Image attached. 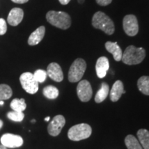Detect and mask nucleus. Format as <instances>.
I'll use <instances>...</instances> for the list:
<instances>
[{"label": "nucleus", "instance_id": "1", "mask_svg": "<svg viewBox=\"0 0 149 149\" xmlns=\"http://www.w3.org/2000/svg\"><path fill=\"white\" fill-rule=\"evenodd\" d=\"M46 19L51 25L62 30L68 29L71 25L70 15L63 11H48L46 14Z\"/></svg>", "mask_w": 149, "mask_h": 149}, {"label": "nucleus", "instance_id": "2", "mask_svg": "<svg viewBox=\"0 0 149 149\" xmlns=\"http://www.w3.org/2000/svg\"><path fill=\"white\" fill-rule=\"evenodd\" d=\"M93 26L100 29L106 34L111 35L115 32V25L112 19L104 13L98 11L95 13L92 19Z\"/></svg>", "mask_w": 149, "mask_h": 149}, {"label": "nucleus", "instance_id": "3", "mask_svg": "<svg viewBox=\"0 0 149 149\" xmlns=\"http://www.w3.org/2000/svg\"><path fill=\"white\" fill-rule=\"evenodd\" d=\"M146 57V51L143 48H137L133 45L128 46L122 54V61L127 65L139 64Z\"/></svg>", "mask_w": 149, "mask_h": 149}, {"label": "nucleus", "instance_id": "4", "mask_svg": "<svg viewBox=\"0 0 149 149\" xmlns=\"http://www.w3.org/2000/svg\"><path fill=\"white\" fill-rule=\"evenodd\" d=\"M92 133L91 127L87 124H79L72 126L68 132V137L72 141H80L88 138Z\"/></svg>", "mask_w": 149, "mask_h": 149}, {"label": "nucleus", "instance_id": "5", "mask_svg": "<svg viewBox=\"0 0 149 149\" xmlns=\"http://www.w3.org/2000/svg\"><path fill=\"white\" fill-rule=\"evenodd\" d=\"M86 69V63L81 58H78L73 61L68 71V80L74 83L80 81Z\"/></svg>", "mask_w": 149, "mask_h": 149}, {"label": "nucleus", "instance_id": "6", "mask_svg": "<svg viewBox=\"0 0 149 149\" xmlns=\"http://www.w3.org/2000/svg\"><path fill=\"white\" fill-rule=\"evenodd\" d=\"M19 81L22 88L29 94H35L38 91L39 83L35 79L33 74L31 72L22 73L19 77Z\"/></svg>", "mask_w": 149, "mask_h": 149}, {"label": "nucleus", "instance_id": "7", "mask_svg": "<svg viewBox=\"0 0 149 149\" xmlns=\"http://www.w3.org/2000/svg\"><path fill=\"white\" fill-rule=\"evenodd\" d=\"M123 29L128 36H135L139 31V24L137 17L134 15H126L123 19Z\"/></svg>", "mask_w": 149, "mask_h": 149}, {"label": "nucleus", "instance_id": "8", "mask_svg": "<svg viewBox=\"0 0 149 149\" xmlns=\"http://www.w3.org/2000/svg\"><path fill=\"white\" fill-rule=\"evenodd\" d=\"M77 93L78 97L81 102H88L93 95V90L90 82L86 79L80 81L77 87Z\"/></svg>", "mask_w": 149, "mask_h": 149}, {"label": "nucleus", "instance_id": "9", "mask_svg": "<svg viewBox=\"0 0 149 149\" xmlns=\"http://www.w3.org/2000/svg\"><path fill=\"white\" fill-rule=\"evenodd\" d=\"M1 144L6 148H19L23 145L24 140L21 136L14 134L6 133L1 136Z\"/></svg>", "mask_w": 149, "mask_h": 149}, {"label": "nucleus", "instance_id": "10", "mask_svg": "<svg viewBox=\"0 0 149 149\" xmlns=\"http://www.w3.org/2000/svg\"><path fill=\"white\" fill-rule=\"evenodd\" d=\"M66 124V120L63 115H58L53 117L48 126V132L51 136L56 137L61 133V130Z\"/></svg>", "mask_w": 149, "mask_h": 149}, {"label": "nucleus", "instance_id": "11", "mask_svg": "<svg viewBox=\"0 0 149 149\" xmlns=\"http://www.w3.org/2000/svg\"><path fill=\"white\" fill-rule=\"evenodd\" d=\"M47 75L57 82H61L64 79V74L61 66L55 62L51 63L47 67Z\"/></svg>", "mask_w": 149, "mask_h": 149}, {"label": "nucleus", "instance_id": "12", "mask_svg": "<svg viewBox=\"0 0 149 149\" xmlns=\"http://www.w3.org/2000/svg\"><path fill=\"white\" fill-rule=\"evenodd\" d=\"M24 18V10L19 8H14L10 11L7 22L12 26H17L19 25Z\"/></svg>", "mask_w": 149, "mask_h": 149}, {"label": "nucleus", "instance_id": "13", "mask_svg": "<svg viewBox=\"0 0 149 149\" xmlns=\"http://www.w3.org/2000/svg\"><path fill=\"white\" fill-rule=\"evenodd\" d=\"M109 68V61L107 57H101L97 59L96 63L95 69L97 75L102 79L107 75V71Z\"/></svg>", "mask_w": 149, "mask_h": 149}, {"label": "nucleus", "instance_id": "14", "mask_svg": "<svg viewBox=\"0 0 149 149\" xmlns=\"http://www.w3.org/2000/svg\"><path fill=\"white\" fill-rule=\"evenodd\" d=\"M46 29L44 26H40L31 33L28 40V44L30 46H35L40 44L45 35Z\"/></svg>", "mask_w": 149, "mask_h": 149}, {"label": "nucleus", "instance_id": "15", "mask_svg": "<svg viewBox=\"0 0 149 149\" xmlns=\"http://www.w3.org/2000/svg\"><path fill=\"white\" fill-rule=\"evenodd\" d=\"M123 93H126V91H124V84L120 80H117L115 81L112 86V88L110 92V98L112 102H117Z\"/></svg>", "mask_w": 149, "mask_h": 149}, {"label": "nucleus", "instance_id": "16", "mask_svg": "<svg viewBox=\"0 0 149 149\" xmlns=\"http://www.w3.org/2000/svg\"><path fill=\"white\" fill-rule=\"evenodd\" d=\"M105 48L108 52L113 55V58L115 61H120L122 60V51L117 44V42H107L105 43Z\"/></svg>", "mask_w": 149, "mask_h": 149}, {"label": "nucleus", "instance_id": "17", "mask_svg": "<svg viewBox=\"0 0 149 149\" xmlns=\"http://www.w3.org/2000/svg\"><path fill=\"white\" fill-rule=\"evenodd\" d=\"M109 93V86L107 83L103 82L102 84L101 88L97 92L95 97V101L96 103H101L104 102L107 97Z\"/></svg>", "mask_w": 149, "mask_h": 149}, {"label": "nucleus", "instance_id": "18", "mask_svg": "<svg viewBox=\"0 0 149 149\" xmlns=\"http://www.w3.org/2000/svg\"><path fill=\"white\" fill-rule=\"evenodd\" d=\"M139 141L143 149H149V131L146 129H140L137 133Z\"/></svg>", "mask_w": 149, "mask_h": 149}, {"label": "nucleus", "instance_id": "19", "mask_svg": "<svg viewBox=\"0 0 149 149\" xmlns=\"http://www.w3.org/2000/svg\"><path fill=\"white\" fill-rule=\"evenodd\" d=\"M139 91L146 95H149V76H142L137 81Z\"/></svg>", "mask_w": 149, "mask_h": 149}, {"label": "nucleus", "instance_id": "20", "mask_svg": "<svg viewBox=\"0 0 149 149\" xmlns=\"http://www.w3.org/2000/svg\"><path fill=\"white\" fill-rule=\"evenodd\" d=\"M125 144L128 149H143L138 139L132 135H128L125 138Z\"/></svg>", "mask_w": 149, "mask_h": 149}, {"label": "nucleus", "instance_id": "21", "mask_svg": "<svg viewBox=\"0 0 149 149\" xmlns=\"http://www.w3.org/2000/svg\"><path fill=\"white\" fill-rule=\"evenodd\" d=\"M10 108L14 111L23 112L26 109V104L25 102V100L23 98L14 99L10 102Z\"/></svg>", "mask_w": 149, "mask_h": 149}, {"label": "nucleus", "instance_id": "22", "mask_svg": "<svg viewBox=\"0 0 149 149\" xmlns=\"http://www.w3.org/2000/svg\"><path fill=\"white\" fill-rule=\"evenodd\" d=\"M43 94L49 100H55L59 95V91L54 86H47L43 89Z\"/></svg>", "mask_w": 149, "mask_h": 149}, {"label": "nucleus", "instance_id": "23", "mask_svg": "<svg viewBox=\"0 0 149 149\" xmlns=\"http://www.w3.org/2000/svg\"><path fill=\"white\" fill-rule=\"evenodd\" d=\"M13 95V91L8 85L0 84V101L10 99Z\"/></svg>", "mask_w": 149, "mask_h": 149}, {"label": "nucleus", "instance_id": "24", "mask_svg": "<svg viewBox=\"0 0 149 149\" xmlns=\"http://www.w3.org/2000/svg\"><path fill=\"white\" fill-rule=\"evenodd\" d=\"M7 117L10 120L13 122H20L24 120V114L23 112H18V111H10L7 113Z\"/></svg>", "mask_w": 149, "mask_h": 149}, {"label": "nucleus", "instance_id": "25", "mask_svg": "<svg viewBox=\"0 0 149 149\" xmlns=\"http://www.w3.org/2000/svg\"><path fill=\"white\" fill-rule=\"evenodd\" d=\"M35 79L38 83H43L46 79L47 77V72L45 70L42 69H38L33 74Z\"/></svg>", "mask_w": 149, "mask_h": 149}, {"label": "nucleus", "instance_id": "26", "mask_svg": "<svg viewBox=\"0 0 149 149\" xmlns=\"http://www.w3.org/2000/svg\"><path fill=\"white\" fill-rule=\"evenodd\" d=\"M7 31V24L4 19L0 18V35H4Z\"/></svg>", "mask_w": 149, "mask_h": 149}, {"label": "nucleus", "instance_id": "27", "mask_svg": "<svg viewBox=\"0 0 149 149\" xmlns=\"http://www.w3.org/2000/svg\"><path fill=\"white\" fill-rule=\"evenodd\" d=\"M112 1L113 0H96V2L102 6H105L109 5Z\"/></svg>", "mask_w": 149, "mask_h": 149}, {"label": "nucleus", "instance_id": "28", "mask_svg": "<svg viewBox=\"0 0 149 149\" xmlns=\"http://www.w3.org/2000/svg\"><path fill=\"white\" fill-rule=\"evenodd\" d=\"M11 1L14 3H20V4H22V3H25L28 2V1H29V0H11Z\"/></svg>", "mask_w": 149, "mask_h": 149}, {"label": "nucleus", "instance_id": "29", "mask_svg": "<svg viewBox=\"0 0 149 149\" xmlns=\"http://www.w3.org/2000/svg\"><path fill=\"white\" fill-rule=\"evenodd\" d=\"M70 0H59V3L62 5H67L70 2Z\"/></svg>", "mask_w": 149, "mask_h": 149}, {"label": "nucleus", "instance_id": "30", "mask_svg": "<svg viewBox=\"0 0 149 149\" xmlns=\"http://www.w3.org/2000/svg\"><path fill=\"white\" fill-rule=\"evenodd\" d=\"M0 149H7V148L6 146H3V145L0 144Z\"/></svg>", "mask_w": 149, "mask_h": 149}, {"label": "nucleus", "instance_id": "31", "mask_svg": "<svg viewBox=\"0 0 149 149\" xmlns=\"http://www.w3.org/2000/svg\"><path fill=\"white\" fill-rule=\"evenodd\" d=\"M50 119H51V117H50L49 116H48V117H46V118H45V119H44V120H45V121H46V122H48V121H49V120H50Z\"/></svg>", "mask_w": 149, "mask_h": 149}, {"label": "nucleus", "instance_id": "32", "mask_svg": "<svg viewBox=\"0 0 149 149\" xmlns=\"http://www.w3.org/2000/svg\"><path fill=\"white\" fill-rule=\"evenodd\" d=\"M3 123L2 122V120H0V129H1V127H2V126H3Z\"/></svg>", "mask_w": 149, "mask_h": 149}, {"label": "nucleus", "instance_id": "33", "mask_svg": "<svg viewBox=\"0 0 149 149\" xmlns=\"http://www.w3.org/2000/svg\"><path fill=\"white\" fill-rule=\"evenodd\" d=\"M3 104H4V102H3V100H1V101H0V106H3Z\"/></svg>", "mask_w": 149, "mask_h": 149}, {"label": "nucleus", "instance_id": "34", "mask_svg": "<svg viewBox=\"0 0 149 149\" xmlns=\"http://www.w3.org/2000/svg\"><path fill=\"white\" fill-rule=\"evenodd\" d=\"M78 2L80 3H83L84 2V0H78Z\"/></svg>", "mask_w": 149, "mask_h": 149}, {"label": "nucleus", "instance_id": "35", "mask_svg": "<svg viewBox=\"0 0 149 149\" xmlns=\"http://www.w3.org/2000/svg\"><path fill=\"white\" fill-rule=\"evenodd\" d=\"M31 122H32V123H35V120H33L32 121H31Z\"/></svg>", "mask_w": 149, "mask_h": 149}]
</instances>
